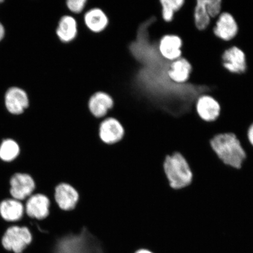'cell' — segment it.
Segmentation results:
<instances>
[{
    "mask_svg": "<svg viewBox=\"0 0 253 253\" xmlns=\"http://www.w3.org/2000/svg\"><path fill=\"white\" fill-rule=\"evenodd\" d=\"M52 253H105L100 240L83 227L77 233H68L58 236Z\"/></svg>",
    "mask_w": 253,
    "mask_h": 253,
    "instance_id": "obj_1",
    "label": "cell"
},
{
    "mask_svg": "<svg viewBox=\"0 0 253 253\" xmlns=\"http://www.w3.org/2000/svg\"><path fill=\"white\" fill-rule=\"evenodd\" d=\"M211 149L224 165L240 169L246 158V152L236 135L226 132L215 135L210 141Z\"/></svg>",
    "mask_w": 253,
    "mask_h": 253,
    "instance_id": "obj_2",
    "label": "cell"
},
{
    "mask_svg": "<svg viewBox=\"0 0 253 253\" xmlns=\"http://www.w3.org/2000/svg\"><path fill=\"white\" fill-rule=\"evenodd\" d=\"M163 169L167 181L172 189L181 190L191 184L193 173L191 167L181 154L176 152L167 156Z\"/></svg>",
    "mask_w": 253,
    "mask_h": 253,
    "instance_id": "obj_3",
    "label": "cell"
},
{
    "mask_svg": "<svg viewBox=\"0 0 253 253\" xmlns=\"http://www.w3.org/2000/svg\"><path fill=\"white\" fill-rule=\"evenodd\" d=\"M33 241V236L27 227L14 226L6 231L2 239V245L8 251L22 253Z\"/></svg>",
    "mask_w": 253,
    "mask_h": 253,
    "instance_id": "obj_4",
    "label": "cell"
},
{
    "mask_svg": "<svg viewBox=\"0 0 253 253\" xmlns=\"http://www.w3.org/2000/svg\"><path fill=\"white\" fill-rule=\"evenodd\" d=\"M125 129L118 119L107 116L102 120L99 126V137L104 144L119 143L125 137Z\"/></svg>",
    "mask_w": 253,
    "mask_h": 253,
    "instance_id": "obj_5",
    "label": "cell"
},
{
    "mask_svg": "<svg viewBox=\"0 0 253 253\" xmlns=\"http://www.w3.org/2000/svg\"><path fill=\"white\" fill-rule=\"evenodd\" d=\"M85 27L93 34H100L105 31L109 24L106 12L102 9L94 6L91 1H87L86 9L83 12Z\"/></svg>",
    "mask_w": 253,
    "mask_h": 253,
    "instance_id": "obj_6",
    "label": "cell"
},
{
    "mask_svg": "<svg viewBox=\"0 0 253 253\" xmlns=\"http://www.w3.org/2000/svg\"><path fill=\"white\" fill-rule=\"evenodd\" d=\"M59 210L65 211L74 210L79 201V194L74 186L62 182L56 186L53 195Z\"/></svg>",
    "mask_w": 253,
    "mask_h": 253,
    "instance_id": "obj_7",
    "label": "cell"
},
{
    "mask_svg": "<svg viewBox=\"0 0 253 253\" xmlns=\"http://www.w3.org/2000/svg\"><path fill=\"white\" fill-rule=\"evenodd\" d=\"M114 104L115 102L112 97L102 91H96L91 95L87 103L91 115L97 119L106 118L113 108Z\"/></svg>",
    "mask_w": 253,
    "mask_h": 253,
    "instance_id": "obj_8",
    "label": "cell"
},
{
    "mask_svg": "<svg viewBox=\"0 0 253 253\" xmlns=\"http://www.w3.org/2000/svg\"><path fill=\"white\" fill-rule=\"evenodd\" d=\"M10 194L19 201L30 197L36 189V183L28 174L17 173L10 180Z\"/></svg>",
    "mask_w": 253,
    "mask_h": 253,
    "instance_id": "obj_9",
    "label": "cell"
},
{
    "mask_svg": "<svg viewBox=\"0 0 253 253\" xmlns=\"http://www.w3.org/2000/svg\"><path fill=\"white\" fill-rule=\"evenodd\" d=\"M50 201L47 196L42 194L32 195L25 206V211L33 219L43 220L49 216Z\"/></svg>",
    "mask_w": 253,
    "mask_h": 253,
    "instance_id": "obj_10",
    "label": "cell"
},
{
    "mask_svg": "<svg viewBox=\"0 0 253 253\" xmlns=\"http://www.w3.org/2000/svg\"><path fill=\"white\" fill-rule=\"evenodd\" d=\"M57 38L63 43H69L78 36V23L71 13L63 15L59 19L55 30Z\"/></svg>",
    "mask_w": 253,
    "mask_h": 253,
    "instance_id": "obj_11",
    "label": "cell"
},
{
    "mask_svg": "<svg viewBox=\"0 0 253 253\" xmlns=\"http://www.w3.org/2000/svg\"><path fill=\"white\" fill-rule=\"evenodd\" d=\"M221 61L223 67L232 74H241L246 71V56L238 47L233 46L225 50Z\"/></svg>",
    "mask_w": 253,
    "mask_h": 253,
    "instance_id": "obj_12",
    "label": "cell"
},
{
    "mask_svg": "<svg viewBox=\"0 0 253 253\" xmlns=\"http://www.w3.org/2000/svg\"><path fill=\"white\" fill-rule=\"evenodd\" d=\"M5 106L9 113L20 115L29 106V99L21 88L13 87L7 90L5 96Z\"/></svg>",
    "mask_w": 253,
    "mask_h": 253,
    "instance_id": "obj_13",
    "label": "cell"
},
{
    "mask_svg": "<svg viewBox=\"0 0 253 253\" xmlns=\"http://www.w3.org/2000/svg\"><path fill=\"white\" fill-rule=\"evenodd\" d=\"M237 32L238 27L233 16L227 12H221L213 28L215 36L228 42L236 36Z\"/></svg>",
    "mask_w": 253,
    "mask_h": 253,
    "instance_id": "obj_14",
    "label": "cell"
},
{
    "mask_svg": "<svg viewBox=\"0 0 253 253\" xmlns=\"http://www.w3.org/2000/svg\"><path fill=\"white\" fill-rule=\"evenodd\" d=\"M196 110L199 118L204 121L212 122L220 115V107L219 103L210 96H202L196 103Z\"/></svg>",
    "mask_w": 253,
    "mask_h": 253,
    "instance_id": "obj_15",
    "label": "cell"
},
{
    "mask_svg": "<svg viewBox=\"0 0 253 253\" xmlns=\"http://www.w3.org/2000/svg\"><path fill=\"white\" fill-rule=\"evenodd\" d=\"M182 41L175 36H167L161 38L158 43V50L163 58L173 61L181 57Z\"/></svg>",
    "mask_w": 253,
    "mask_h": 253,
    "instance_id": "obj_16",
    "label": "cell"
},
{
    "mask_svg": "<svg viewBox=\"0 0 253 253\" xmlns=\"http://www.w3.org/2000/svg\"><path fill=\"white\" fill-rule=\"evenodd\" d=\"M192 72V66L184 58H179L170 62L168 75L172 81L177 84L187 82Z\"/></svg>",
    "mask_w": 253,
    "mask_h": 253,
    "instance_id": "obj_17",
    "label": "cell"
},
{
    "mask_svg": "<svg viewBox=\"0 0 253 253\" xmlns=\"http://www.w3.org/2000/svg\"><path fill=\"white\" fill-rule=\"evenodd\" d=\"M24 207L16 199H6L0 204V214L6 221H16L23 216Z\"/></svg>",
    "mask_w": 253,
    "mask_h": 253,
    "instance_id": "obj_18",
    "label": "cell"
},
{
    "mask_svg": "<svg viewBox=\"0 0 253 253\" xmlns=\"http://www.w3.org/2000/svg\"><path fill=\"white\" fill-rule=\"evenodd\" d=\"M207 0H197L194 10V21L196 27L200 31L208 28L211 23V18L206 9Z\"/></svg>",
    "mask_w": 253,
    "mask_h": 253,
    "instance_id": "obj_19",
    "label": "cell"
},
{
    "mask_svg": "<svg viewBox=\"0 0 253 253\" xmlns=\"http://www.w3.org/2000/svg\"><path fill=\"white\" fill-rule=\"evenodd\" d=\"M161 5V15L167 23L172 20L174 15L181 8L185 0H160Z\"/></svg>",
    "mask_w": 253,
    "mask_h": 253,
    "instance_id": "obj_20",
    "label": "cell"
},
{
    "mask_svg": "<svg viewBox=\"0 0 253 253\" xmlns=\"http://www.w3.org/2000/svg\"><path fill=\"white\" fill-rule=\"evenodd\" d=\"M20 153V147L15 141L7 139L0 145V158L5 162H10L17 158Z\"/></svg>",
    "mask_w": 253,
    "mask_h": 253,
    "instance_id": "obj_21",
    "label": "cell"
},
{
    "mask_svg": "<svg viewBox=\"0 0 253 253\" xmlns=\"http://www.w3.org/2000/svg\"><path fill=\"white\" fill-rule=\"evenodd\" d=\"M87 1L88 0H67L65 4L71 15H80L86 9Z\"/></svg>",
    "mask_w": 253,
    "mask_h": 253,
    "instance_id": "obj_22",
    "label": "cell"
},
{
    "mask_svg": "<svg viewBox=\"0 0 253 253\" xmlns=\"http://www.w3.org/2000/svg\"><path fill=\"white\" fill-rule=\"evenodd\" d=\"M206 9L211 18L219 17L221 12V0H207Z\"/></svg>",
    "mask_w": 253,
    "mask_h": 253,
    "instance_id": "obj_23",
    "label": "cell"
},
{
    "mask_svg": "<svg viewBox=\"0 0 253 253\" xmlns=\"http://www.w3.org/2000/svg\"><path fill=\"white\" fill-rule=\"evenodd\" d=\"M248 138L250 144H251L252 146L253 147V123L251 126H250L249 128Z\"/></svg>",
    "mask_w": 253,
    "mask_h": 253,
    "instance_id": "obj_24",
    "label": "cell"
},
{
    "mask_svg": "<svg viewBox=\"0 0 253 253\" xmlns=\"http://www.w3.org/2000/svg\"><path fill=\"white\" fill-rule=\"evenodd\" d=\"M5 35V30L4 27L1 23H0V41L4 38Z\"/></svg>",
    "mask_w": 253,
    "mask_h": 253,
    "instance_id": "obj_25",
    "label": "cell"
},
{
    "mask_svg": "<svg viewBox=\"0 0 253 253\" xmlns=\"http://www.w3.org/2000/svg\"><path fill=\"white\" fill-rule=\"evenodd\" d=\"M134 253H154L153 252L150 251V250H148L146 249H141L138 250V251H136Z\"/></svg>",
    "mask_w": 253,
    "mask_h": 253,
    "instance_id": "obj_26",
    "label": "cell"
},
{
    "mask_svg": "<svg viewBox=\"0 0 253 253\" xmlns=\"http://www.w3.org/2000/svg\"><path fill=\"white\" fill-rule=\"evenodd\" d=\"M2 2V1H0V2Z\"/></svg>",
    "mask_w": 253,
    "mask_h": 253,
    "instance_id": "obj_27",
    "label": "cell"
}]
</instances>
